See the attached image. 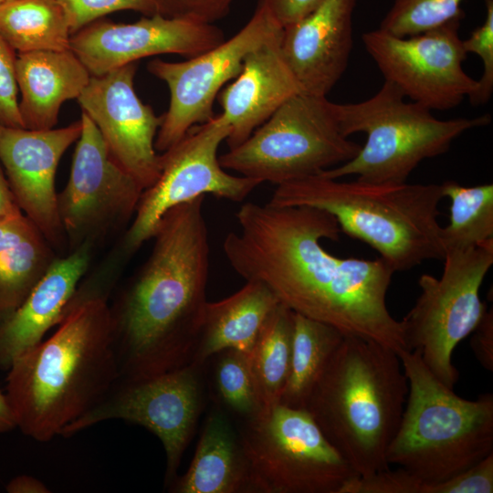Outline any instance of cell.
Listing matches in <instances>:
<instances>
[{"mask_svg":"<svg viewBox=\"0 0 493 493\" xmlns=\"http://www.w3.org/2000/svg\"><path fill=\"white\" fill-rule=\"evenodd\" d=\"M224 254L246 281L266 285L292 311L344 335L375 341L397 354L407 351L403 323L388 309L393 269L383 259L341 258L320 241L340 238L328 212L310 206L247 202L236 213Z\"/></svg>","mask_w":493,"mask_h":493,"instance_id":"1","label":"cell"},{"mask_svg":"<svg viewBox=\"0 0 493 493\" xmlns=\"http://www.w3.org/2000/svg\"><path fill=\"white\" fill-rule=\"evenodd\" d=\"M205 197L165 213L148 258L110 304L121 381L144 380L193 363L210 267Z\"/></svg>","mask_w":493,"mask_h":493,"instance_id":"2","label":"cell"},{"mask_svg":"<svg viewBox=\"0 0 493 493\" xmlns=\"http://www.w3.org/2000/svg\"><path fill=\"white\" fill-rule=\"evenodd\" d=\"M6 372L16 428L37 442L60 436L120 378L106 292L79 288L55 332L21 352Z\"/></svg>","mask_w":493,"mask_h":493,"instance_id":"3","label":"cell"},{"mask_svg":"<svg viewBox=\"0 0 493 493\" xmlns=\"http://www.w3.org/2000/svg\"><path fill=\"white\" fill-rule=\"evenodd\" d=\"M407 393L394 351L345 335L304 409L357 475L365 477L390 468L386 453Z\"/></svg>","mask_w":493,"mask_h":493,"instance_id":"4","label":"cell"},{"mask_svg":"<svg viewBox=\"0 0 493 493\" xmlns=\"http://www.w3.org/2000/svg\"><path fill=\"white\" fill-rule=\"evenodd\" d=\"M437 184L339 181L320 173L277 185L268 203L310 206L332 215L341 232L375 249L393 269L443 260Z\"/></svg>","mask_w":493,"mask_h":493,"instance_id":"5","label":"cell"},{"mask_svg":"<svg viewBox=\"0 0 493 493\" xmlns=\"http://www.w3.org/2000/svg\"><path fill=\"white\" fill-rule=\"evenodd\" d=\"M408 393L386 460L425 483L446 480L493 453V394L467 400L440 382L417 351L398 353Z\"/></svg>","mask_w":493,"mask_h":493,"instance_id":"6","label":"cell"},{"mask_svg":"<svg viewBox=\"0 0 493 493\" xmlns=\"http://www.w3.org/2000/svg\"><path fill=\"white\" fill-rule=\"evenodd\" d=\"M400 89L384 80L371 98L356 103H334L333 111L343 135H366L351 160L320 173L340 179L356 175L370 183H405L423 161L446 153L466 131L487 126L491 116L439 120L425 106L406 101Z\"/></svg>","mask_w":493,"mask_h":493,"instance_id":"7","label":"cell"},{"mask_svg":"<svg viewBox=\"0 0 493 493\" xmlns=\"http://www.w3.org/2000/svg\"><path fill=\"white\" fill-rule=\"evenodd\" d=\"M361 148L341 132L332 101L299 92L219 163L238 175L278 185L342 164Z\"/></svg>","mask_w":493,"mask_h":493,"instance_id":"8","label":"cell"},{"mask_svg":"<svg viewBox=\"0 0 493 493\" xmlns=\"http://www.w3.org/2000/svg\"><path fill=\"white\" fill-rule=\"evenodd\" d=\"M238 438L254 493H339L358 476L303 408L263 409Z\"/></svg>","mask_w":493,"mask_h":493,"instance_id":"9","label":"cell"},{"mask_svg":"<svg viewBox=\"0 0 493 493\" xmlns=\"http://www.w3.org/2000/svg\"><path fill=\"white\" fill-rule=\"evenodd\" d=\"M443 260L440 278H419L421 293L401 321L407 351H417L431 372L453 389L459 376L453 351L487 312L479 289L493 265V239L448 252Z\"/></svg>","mask_w":493,"mask_h":493,"instance_id":"10","label":"cell"},{"mask_svg":"<svg viewBox=\"0 0 493 493\" xmlns=\"http://www.w3.org/2000/svg\"><path fill=\"white\" fill-rule=\"evenodd\" d=\"M229 127L221 114L192 127L185 135L160 153V173L143 190L134 216L123 237L126 254L151 239L170 209L205 194L242 202L261 183L227 173L220 164L218 148Z\"/></svg>","mask_w":493,"mask_h":493,"instance_id":"11","label":"cell"},{"mask_svg":"<svg viewBox=\"0 0 493 493\" xmlns=\"http://www.w3.org/2000/svg\"><path fill=\"white\" fill-rule=\"evenodd\" d=\"M200 367L191 363L144 380H118L96 406L68 425L60 436L68 438L110 420L143 426L163 444L165 486L170 487L178 477V467L201 412Z\"/></svg>","mask_w":493,"mask_h":493,"instance_id":"12","label":"cell"},{"mask_svg":"<svg viewBox=\"0 0 493 493\" xmlns=\"http://www.w3.org/2000/svg\"><path fill=\"white\" fill-rule=\"evenodd\" d=\"M463 17L404 37L378 28L363 33L362 40L384 80L405 98L431 110H450L477 88L463 68L467 55L458 33Z\"/></svg>","mask_w":493,"mask_h":493,"instance_id":"13","label":"cell"},{"mask_svg":"<svg viewBox=\"0 0 493 493\" xmlns=\"http://www.w3.org/2000/svg\"><path fill=\"white\" fill-rule=\"evenodd\" d=\"M282 28L258 2L251 18L231 38L184 61H151L148 71L164 81L170 91L155 150L165 152L192 127L210 120L215 115L213 105L219 91L239 74L246 56Z\"/></svg>","mask_w":493,"mask_h":493,"instance_id":"14","label":"cell"},{"mask_svg":"<svg viewBox=\"0 0 493 493\" xmlns=\"http://www.w3.org/2000/svg\"><path fill=\"white\" fill-rule=\"evenodd\" d=\"M82 130L70 175L58 194V210L71 251L132 220L143 192L111 157L94 122L81 113Z\"/></svg>","mask_w":493,"mask_h":493,"instance_id":"15","label":"cell"},{"mask_svg":"<svg viewBox=\"0 0 493 493\" xmlns=\"http://www.w3.org/2000/svg\"><path fill=\"white\" fill-rule=\"evenodd\" d=\"M136 71L137 62L91 76L77 100L96 125L113 160L145 190L160 173L154 142L161 116L135 92Z\"/></svg>","mask_w":493,"mask_h":493,"instance_id":"16","label":"cell"},{"mask_svg":"<svg viewBox=\"0 0 493 493\" xmlns=\"http://www.w3.org/2000/svg\"><path fill=\"white\" fill-rule=\"evenodd\" d=\"M224 40V32L213 24L156 14L134 23L95 20L71 35L69 48L90 76H101L147 57L192 58Z\"/></svg>","mask_w":493,"mask_h":493,"instance_id":"17","label":"cell"},{"mask_svg":"<svg viewBox=\"0 0 493 493\" xmlns=\"http://www.w3.org/2000/svg\"><path fill=\"white\" fill-rule=\"evenodd\" d=\"M81 130V120L49 130L0 125V163L14 198L54 249H60L67 242L58 210L56 173L61 157L78 141Z\"/></svg>","mask_w":493,"mask_h":493,"instance_id":"18","label":"cell"},{"mask_svg":"<svg viewBox=\"0 0 493 493\" xmlns=\"http://www.w3.org/2000/svg\"><path fill=\"white\" fill-rule=\"evenodd\" d=\"M357 0H322L301 19L283 27V56L302 92L323 96L345 72L352 49Z\"/></svg>","mask_w":493,"mask_h":493,"instance_id":"19","label":"cell"},{"mask_svg":"<svg viewBox=\"0 0 493 493\" xmlns=\"http://www.w3.org/2000/svg\"><path fill=\"white\" fill-rule=\"evenodd\" d=\"M282 30L246 56L239 74L218 96L220 114L229 127V149L245 142L285 101L302 92L281 50Z\"/></svg>","mask_w":493,"mask_h":493,"instance_id":"20","label":"cell"},{"mask_svg":"<svg viewBox=\"0 0 493 493\" xmlns=\"http://www.w3.org/2000/svg\"><path fill=\"white\" fill-rule=\"evenodd\" d=\"M90 244L57 257L25 301L0 320V371L57 326L75 296L90 260Z\"/></svg>","mask_w":493,"mask_h":493,"instance_id":"21","label":"cell"},{"mask_svg":"<svg viewBox=\"0 0 493 493\" xmlns=\"http://www.w3.org/2000/svg\"><path fill=\"white\" fill-rule=\"evenodd\" d=\"M16 72L19 114L28 130L54 128L62 104L78 100L91 77L70 49L18 53Z\"/></svg>","mask_w":493,"mask_h":493,"instance_id":"22","label":"cell"},{"mask_svg":"<svg viewBox=\"0 0 493 493\" xmlns=\"http://www.w3.org/2000/svg\"><path fill=\"white\" fill-rule=\"evenodd\" d=\"M280 301L263 283L247 280L231 296L207 301L193 363L202 366L226 350L249 354Z\"/></svg>","mask_w":493,"mask_h":493,"instance_id":"23","label":"cell"},{"mask_svg":"<svg viewBox=\"0 0 493 493\" xmlns=\"http://www.w3.org/2000/svg\"><path fill=\"white\" fill-rule=\"evenodd\" d=\"M170 489L175 493H254L239 438L222 414L207 418L189 468Z\"/></svg>","mask_w":493,"mask_h":493,"instance_id":"24","label":"cell"},{"mask_svg":"<svg viewBox=\"0 0 493 493\" xmlns=\"http://www.w3.org/2000/svg\"><path fill=\"white\" fill-rule=\"evenodd\" d=\"M56 258L23 213L0 222V320L20 307Z\"/></svg>","mask_w":493,"mask_h":493,"instance_id":"25","label":"cell"},{"mask_svg":"<svg viewBox=\"0 0 493 493\" xmlns=\"http://www.w3.org/2000/svg\"><path fill=\"white\" fill-rule=\"evenodd\" d=\"M344 336L329 324L294 312L289 373L279 404L305 408Z\"/></svg>","mask_w":493,"mask_h":493,"instance_id":"26","label":"cell"},{"mask_svg":"<svg viewBox=\"0 0 493 493\" xmlns=\"http://www.w3.org/2000/svg\"><path fill=\"white\" fill-rule=\"evenodd\" d=\"M0 35L18 54L70 49L72 34L58 0H12L0 6Z\"/></svg>","mask_w":493,"mask_h":493,"instance_id":"27","label":"cell"},{"mask_svg":"<svg viewBox=\"0 0 493 493\" xmlns=\"http://www.w3.org/2000/svg\"><path fill=\"white\" fill-rule=\"evenodd\" d=\"M293 314L280 302L267 319L248 354L261 410L279 404L287 383L292 350Z\"/></svg>","mask_w":493,"mask_h":493,"instance_id":"28","label":"cell"},{"mask_svg":"<svg viewBox=\"0 0 493 493\" xmlns=\"http://www.w3.org/2000/svg\"><path fill=\"white\" fill-rule=\"evenodd\" d=\"M441 185L450 199L449 223L440 231L445 255L493 239V184L464 186L449 180Z\"/></svg>","mask_w":493,"mask_h":493,"instance_id":"29","label":"cell"},{"mask_svg":"<svg viewBox=\"0 0 493 493\" xmlns=\"http://www.w3.org/2000/svg\"><path fill=\"white\" fill-rule=\"evenodd\" d=\"M464 0H393L379 28L404 37L436 27L463 16Z\"/></svg>","mask_w":493,"mask_h":493,"instance_id":"30","label":"cell"},{"mask_svg":"<svg viewBox=\"0 0 493 493\" xmlns=\"http://www.w3.org/2000/svg\"><path fill=\"white\" fill-rule=\"evenodd\" d=\"M215 382L223 401L235 412L250 417L260 410L247 353L236 350L219 352Z\"/></svg>","mask_w":493,"mask_h":493,"instance_id":"31","label":"cell"},{"mask_svg":"<svg viewBox=\"0 0 493 493\" xmlns=\"http://www.w3.org/2000/svg\"><path fill=\"white\" fill-rule=\"evenodd\" d=\"M64 7L71 34L104 16L124 10L140 12L146 16L158 14L154 0H58Z\"/></svg>","mask_w":493,"mask_h":493,"instance_id":"32","label":"cell"},{"mask_svg":"<svg viewBox=\"0 0 493 493\" xmlns=\"http://www.w3.org/2000/svg\"><path fill=\"white\" fill-rule=\"evenodd\" d=\"M486 18L468 38L463 40L467 54H477L483 64L481 78L476 91L468 97L474 106L487 103L493 92V0H485Z\"/></svg>","mask_w":493,"mask_h":493,"instance_id":"33","label":"cell"},{"mask_svg":"<svg viewBox=\"0 0 493 493\" xmlns=\"http://www.w3.org/2000/svg\"><path fill=\"white\" fill-rule=\"evenodd\" d=\"M425 482L399 467L374 472L369 476H355L341 488L339 493H422Z\"/></svg>","mask_w":493,"mask_h":493,"instance_id":"34","label":"cell"},{"mask_svg":"<svg viewBox=\"0 0 493 493\" xmlns=\"http://www.w3.org/2000/svg\"><path fill=\"white\" fill-rule=\"evenodd\" d=\"M493 453L440 482L424 483L422 493H492Z\"/></svg>","mask_w":493,"mask_h":493,"instance_id":"35","label":"cell"},{"mask_svg":"<svg viewBox=\"0 0 493 493\" xmlns=\"http://www.w3.org/2000/svg\"><path fill=\"white\" fill-rule=\"evenodd\" d=\"M16 56L0 35V125L23 128L18 110Z\"/></svg>","mask_w":493,"mask_h":493,"instance_id":"36","label":"cell"},{"mask_svg":"<svg viewBox=\"0 0 493 493\" xmlns=\"http://www.w3.org/2000/svg\"><path fill=\"white\" fill-rule=\"evenodd\" d=\"M158 14L213 24L227 15L235 0H154Z\"/></svg>","mask_w":493,"mask_h":493,"instance_id":"37","label":"cell"},{"mask_svg":"<svg viewBox=\"0 0 493 493\" xmlns=\"http://www.w3.org/2000/svg\"><path fill=\"white\" fill-rule=\"evenodd\" d=\"M322 0H259L274 20L285 27L304 17Z\"/></svg>","mask_w":493,"mask_h":493,"instance_id":"38","label":"cell"},{"mask_svg":"<svg viewBox=\"0 0 493 493\" xmlns=\"http://www.w3.org/2000/svg\"><path fill=\"white\" fill-rule=\"evenodd\" d=\"M471 349L487 371L493 372V312L492 309L485 313L478 326L472 332Z\"/></svg>","mask_w":493,"mask_h":493,"instance_id":"39","label":"cell"},{"mask_svg":"<svg viewBox=\"0 0 493 493\" xmlns=\"http://www.w3.org/2000/svg\"><path fill=\"white\" fill-rule=\"evenodd\" d=\"M22 214L0 163V222Z\"/></svg>","mask_w":493,"mask_h":493,"instance_id":"40","label":"cell"},{"mask_svg":"<svg viewBox=\"0 0 493 493\" xmlns=\"http://www.w3.org/2000/svg\"><path fill=\"white\" fill-rule=\"evenodd\" d=\"M8 493H49L47 486L38 478L29 475H19L5 486Z\"/></svg>","mask_w":493,"mask_h":493,"instance_id":"41","label":"cell"},{"mask_svg":"<svg viewBox=\"0 0 493 493\" xmlns=\"http://www.w3.org/2000/svg\"><path fill=\"white\" fill-rule=\"evenodd\" d=\"M16 422L8 404L5 391L0 387V434L13 431Z\"/></svg>","mask_w":493,"mask_h":493,"instance_id":"42","label":"cell"},{"mask_svg":"<svg viewBox=\"0 0 493 493\" xmlns=\"http://www.w3.org/2000/svg\"><path fill=\"white\" fill-rule=\"evenodd\" d=\"M9 1H12V0H0V6Z\"/></svg>","mask_w":493,"mask_h":493,"instance_id":"43","label":"cell"}]
</instances>
